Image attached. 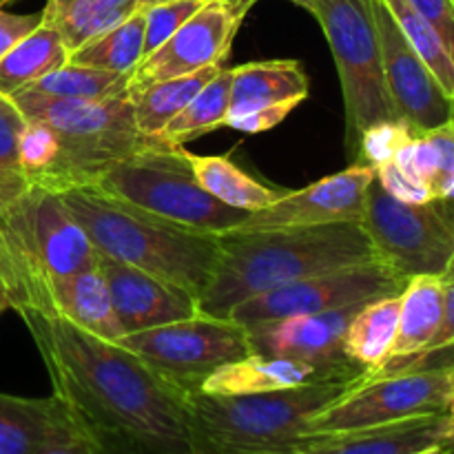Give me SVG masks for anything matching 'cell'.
I'll return each mask as SVG.
<instances>
[{"label": "cell", "mask_w": 454, "mask_h": 454, "mask_svg": "<svg viewBox=\"0 0 454 454\" xmlns=\"http://www.w3.org/2000/svg\"><path fill=\"white\" fill-rule=\"evenodd\" d=\"M69 62V49L62 43L56 25L49 18L13 44L0 60V93L13 96L43 75L60 69Z\"/></svg>", "instance_id": "25"}, {"label": "cell", "mask_w": 454, "mask_h": 454, "mask_svg": "<svg viewBox=\"0 0 454 454\" xmlns=\"http://www.w3.org/2000/svg\"><path fill=\"white\" fill-rule=\"evenodd\" d=\"M229 115L244 114L255 106L300 100L310 91V80L297 60H262L231 67ZM226 115V118H229Z\"/></svg>", "instance_id": "23"}, {"label": "cell", "mask_w": 454, "mask_h": 454, "mask_svg": "<svg viewBox=\"0 0 454 454\" xmlns=\"http://www.w3.org/2000/svg\"><path fill=\"white\" fill-rule=\"evenodd\" d=\"M443 443H450V430L446 412H437L372 428L306 434L275 454H415Z\"/></svg>", "instance_id": "19"}, {"label": "cell", "mask_w": 454, "mask_h": 454, "mask_svg": "<svg viewBox=\"0 0 454 454\" xmlns=\"http://www.w3.org/2000/svg\"><path fill=\"white\" fill-rule=\"evenodd\" d=\"M9 309H13L12 295H9V288L4 286V282L0 279V313H4V310Z\"/></svg>", "instance_id": "46"}, {"label": "cell", "mask_w": 454, "mask_h": 454, "mask_svg": "<svg viewBox=\"0 0 454 454\" xmlns=\"http://www.w3.org/2000/svg\"><path fill=\"white\" fill-rule=\"evenodd\" d=\"M446 417H448V430H450V443L454 446V390H452L450 399H448Z\"/></svg>", "instance_id": "47"}, {"label": "cell", "mask_w": 454, "mask_h": 454, "mask_svg": "<svg viewBox=\"0 0 454 454\" xmlns=\"http://www.w3.org/2000/svg\"><path fill=\"white\" fill-rule=\"evenodd\" d=\"M417 136L406 120H393V122H381L375 127L366 129L357 140L359 164H371L372 168L380 164L395 160L397 151Z\"/></svg>", "instance_id": "36"}, {"label": "cell", "mask_w": 454, "mask_h": 454, "mask_svg": "<svg viewBox=\"0 0 454 454\" xmlns=\"http://www.w3.org/2000/svg\"><path fill=\"white\" fill-rule=\"evenodd\" d=\"M78 428L65 403L0 393V454H40L51 442Z\"/></svg>", "instance_id": "21"}, {"label": "cell", "mask_w": 454, "mask_h": 454, "mask_svg": "<svg viewBox=\"0 0 454 454\" xmlns=\"http://www.w3.org/2000/svg\"><path fill=\"white\" fill-rule=\"evenodd\" d=\"M375 177L371 164L355 162L340 173L322 177L293 193H284L270 207L251 213L233 231L319 226L335 222H364L368 184Z\"/></svg>", "instance_id": "14"}, {"label": "cell", "mask_w": 454, "mask_h": 454, "mask_svg": "<svg viewBox=\"0 0 454 454\" xmlns=\"http://www.w3.org/2000/svg\"><path fill=\"white\" fill-rule=\"evenodd\" d=\"M222 3L226 4V7H231L233 9L235 13H238V16H247V12L248 9L253 7V4L257 3V0H222Z\"/></svg>", "instance_id": "44"}, {"label": "cell", "mask_w": 454, "mask_h": 454, "mask_svg": "<svg viewBox=\"0 0 454 454\" xmlns=\"http://www.w3.org/2000/svg\"><path fill=\"white\" fill-rule=\"evenodd\" d=\"M9 3H13V0H0V7H4V4H9Z\"/></svg>", "instance_id": "52"}, {"label": "cell", "mask_w": 454, "mask_h": 454, "mask_svg": "<svg viewBox=\"0 0 454 454\" xmlns=\"http://www.w3.org/2000/svg\"><path fill=\"white\" fill-rule=\"evenodd\" d=\"M115 344L131 350L186 395L200 390L217 368L251 355L247 328L229 317L204 313L149 331L129 333Z\"/></svg>", "instance_id": "10"}, {"label": "cell", "mask_w": 454, "mask_h": 454, "mask_svg": "<svg viewBox=\"0 0 454 454\" xmlns=\"http://www.w3.org/2000/svg\"><path fill=\"white\" fill-rule=\"evenodd\" d=\"M366 377L368 371L355 364L353 366H322V364L301 362V359L248 355V357L217 368L213 375L204 380L200 390L208 395H251L326 384V381L359 384Z\"/></svg>", "instance_id": "18"}, {"label": "cell", "mask_w": 454, "mask_h": 454, "mask_svg": "<svg viewBox=\"0 0 454 454\" xmlns=\"http://www.w3.org/2000/svg\"><path fill=\"white\" fill-rule=\"evenodd\" d=\"M306 9L328 40L346 106L348 145L366 129L399 118L388 96L372 0H291Z\"/></svg>", "instance_id": "8"}, {"label": "cell", "mask_w": 454, "mask_h": 454, "mask_svg": "<svg viewBox=\"0 0 454 454\" xmlns=\"http://www.w3.org/2000/svg\"><path fill=\"white\" fill-rule=\"evenodd\" d=\"M182 155L189 162V167L193 168V176L200 182V186L231 208L257 213L262 208L270 207L282 195L270 189V186L253 180L248 173H244L229 158L191 153L184 146H182Z\"/></svg>", "instance_id": "27"}, {"label": "cell", "mask_w": 454, "mask_h": 454, "mask_svg": "<svg viewBox=\"0 0 454 454\" xmlns=\"http://www.w3.org/2000/svg\"><path fill=\"white\" fill-rule=\"evenodd\" d=\"M43 13L56 25L62 43L69 49V56L89 40L114 29L124 18L131 16L122 9L109 7L102 0H47Z\"/></svg>", "instance_id": "31"}, {"label": "cell", "mask_w": 454, "mask_h": 454, "mask_svg": "<svg viewBox=\"0 0 454 454\" xmlns=\"http://www.w3.org/2000/svg\"><path fill=\"white\" fill-rule=\"evenodd\" d=\"M450 348H454V279H446V286H443V313L442 322H439L437 326V333H434L433 340L428 341V346H426L415 359H411L406 366L399 368L397 372L428 368L434 357L448 353ZM397 372H395V375H397Z\"/></svg>", "instance_id": "37"}, {"label": "cell", "mask_w": 454, "mask_h": 454, "mask_svg": "<svg viewBox=\"0 0 454 454\" xmlns=\"http://www.w3.org/2000/svg\"><path fill=\"white\" fill-rule=\"evenodd\" d=\"M9 98L27 120L51 127L60 140V162L49 184L53 193L93 186L115 162L160 142L140 133L129 93L106 100H56L29 91Z\"/></svg>", "instance_id": "6"}, {"label": "cell", "mask_w": 454, "mask_h": 454, "mask_svg": "<svg viewBox=\"0 0 454 454\" xmlns=\"http://www.w3.org/2000/svg\"><path fill=\"white\" fill-rule=\"evenodd\" d=\"M43 22V12L40 13H12L0 7V60L4 53L20 43L27 34L35 29Z\"/></svg>", "instance_id": "42"}, {"label": "cell", "mask_w": 454, "mask_h": 454, "mask_svg": "<svg viewBox=\"0 0 454 454\" xmlns=\"http://www.w3.org/2000/svg\"><path fill=\"white\" fill-rule=\"evenodd\" d=\"M207 0H171L145 9V58L162 47Z\"/></svg>", "instance_id": "35"}, {"label": "cell", "mask_w": 454, "mask_h": 454, "mask_svg": "<svg viewBox=\"0 0 454 454\" xmlns=\"http://www.w3.org/2000/svg\"><path fill=\"white\" fill-rule=\"evenodd\" d=\"M300 100H286V102H275V105H264L255 106L251 111H244V114L229 115L224 122V127L238 129L244 133H264L275 129L278 124H282L293 111L300 106Z\"/></svg>", "instance_id": "39"}, {"label": "cell", "mask_w": 454, "mask_h": 454, "mask_svg": "<svg viewBox=\"0 0 454 454\" xmlns=\"http://www.w3.org/2000/svg\"><path fill=\"white\" fill-rule=\"evenodd\" d=\"M443 40L454 60V3L452 0H408Z\"/></svg>", "instance_id": "41"}, {"label": "cell", "mask_w": 454, "mask_h": 454, "mask_svg": "<svg viewBox=\"0 0 454 454\" xmlns=\"http://www.w3.org/2000/svg\"><path fill=\"white\" fill-rule=\"evenodd\" d=\"M93 186L193 233L222 235L251 215L204 191L182 155V146L162 140L115 162Z\"/></svg>", "instance_id": "7"}, {"label": "cell", "mask_w": 454, "mask_h": 454, "mask_svg": "<svg viewBox=\"0 0 454 454\" xmlns=\"http://www.w3.org/2000/svg\"><path fill=\"white\" fill-rule=\"evenodd\" d=\"M424 133L428 136V140L433 142L434 151H437L439 168L433 193L434 200H442L443 195H446L448 186H450L454 180V118Z\"/></svg>", "instance_id": "40"}, {"label": "cell", "mask_w": 454, "mask_h": 454, "mask_svg": "<svg viewBox=\"0 0 454 454\" xmlns=\"http://www.w3.org/2000/svg\"><path fill=\"white\" fill-rule=\"evenodd\" d=\"M443 286L446 279L442 275H415L408 279L399 295V324L393 353L371 377L395 375L428 346L442 322Z\"/></svg>", "instance_id": "22"}, {"label": "cell", "mask_w": 454, "mask_h": 454, "mask_svg": "<svg viewBox=\"0 0 454 454\" xmlns=\"http://www.w3.org/2000/svg\"><path fill=\"white\" fill-rule=\"evenodd\" d=\"M162 3H171V0H137V9H149L153 4H162Z\"/></svg>", "instance_id": "49"}, {"label": "cell", "mask_w": 454, "mask_h": 454, "mask_svg": "<svg viewBox=\"0 0 454 454\" xmlns=\"http://www.w3.org/2000/svg\"><path fill=\"white\" fill-rule=\"evenodd\" d=\"M40 454H105L80 428L62 434L60 439L49 443Z\"/></svg>", "instance_id": "43"}, {"label": "cell", "mask_w": 454, "mask_h": 454, "mask_svg": "<svg viewBox=\"0 0 454 454\" xmlns=\"http://www.w3.org/2000/svg\"><path fill=\"white\" fill-rule=\"evenodd\" d=\"M96 266L91 239L53 191L29 186L0 213V279L13 310L34 306L51 282Z\"/></svg>", "instance_id": "5"}, {"label": "cell", "mask_w": 454, "mask_h": 454, "mask_svg": "<svg viewBox=\"0 0 454 454\" xmlns=\"http://www.w3.org/2000/svg\"><path fill=\"white\" fill-rule=\"evenodd\" d=\"M399 324V295L368 301L355 313L344 333V355L357 366L366 368L368 377L388 362L393 353ZM366 377V380H368Z\"/></svg>", "instance_id": "26"}, {"label": "cell", "mask_w": 454, "mask_h": 454, "mask_svg": "<svg viewBox=\"0 0 454 454\" xmlns=\"http://www.w3.org/2000/svg\"><path fill=\"white\" fill-rule=\"evenodd\" d=\"M454 390V366L421 368L368 377L310 419L309 434L372 428L412 417L446 412Z\"/></svg>", "instance_id": "12"}, {"label": "cell", "mask_w": 454, "mask_h": 454, "mask_svg": "<svg viewBox=\"0 0 454 454\" xmlns=\"http://www.w3.org/2000/svg\"><path fill=\"white\" fill-rule=\"evenodd\" d=\"M98 255L149 270L202 297L220 260L217 235L193 233L142 211L98 186L58 193Z\"/></svg>", "instance_id": "3"}, {"label": "cell", "mask_w": 454, "mask_h": 454, "mask_svg": "<svg viewBox=\"0 0 454 454\" xmlns=\"http://www.w3.org/2000/svg\"><path fill=\"white\" fill-rule=\"evenodd\" d=\"M231 78L233 71L222 67L215 78L204 84L198 96L164 127L160 140L171 146H184L204 133L224 127L231 106Z\"/></svg>", "instance_id": "29"}, {"label": "cell", "mask_w": 454, "mask_h": 454, "mask_svg": "<svg viewBox=\"0 0 454 454\" xmlns=\"http://www.w3.org/2000/svg\"><path fill=\"white\" fill-rule=\"evenodd\" d=\"M25 124L27 118L12 98L0 93V213L29 189L18 158V140Z\"/></svg>", "instance_id": "33"}, {"label": "cell", "mask_w": 454, "mask_h": 454, "mask_svg": "<svg viewBox=\"0 0 454 454\" xmlns=\"http://www.w3.org/2000/svg\"><path fill=\"white\" fill-rule=\"evenodd\" d=\"M375 180L380 182L381 189H384L386 193L402 200V202L426 204L434 200L430 186L424 184L421 180H417V177H412L411 173L403 171L395 160H388V162L375 167Z\"/></svg>", "instance_id": "38"}, {"label": "cell", "mask_w": 454, "mask_h": 454, "mask_svg": "<svg viewBox=\"0 0 454 454\" xmlns=\"http://www.w3.org/2000/svg\"><path fill=\"white\" fill-rule=\"evenodd\" d=\"M27 309L58 315L78 326L80 331L105 341H114V344L124 335L115 317L114 304H111L109 286L98 266L51 282L44 286L34 306H27Z\"/></svg>", "instance_id": "20"}, {"label": "cell", "mask_w": 454, "mask_h": 454, "mask_svg": "<svg viewBox=\"0 0 454 454\" xmlns=\"http://www.w3.org/2000/svg\"><path fill=\"white\" fill-rule=\"evenodd\" d=\"M102 3L109 4V7L122 9V12H129V13H133L137 9V0H102Z\"/></svg>", "instance_id": "45"}, {"label": "cell", "mask_w": 454, "mask_h": 454, "mask_svg": "<svg viewBox=\"0 0 454 454\" xmlns=\"http://www.w3.org/2000/svg\"><path fill=\"white\" fill-rule=\"evenodd\" d=\"M442 200H454V180H452V184L448 186V191H446V195H443Z\"/></svg>", "instance_id": "51"}, {"label": "cell", "mask_w": 454, "mask_h": 454, "mask_svg": "<svg viewBox=\"0 0 454 454\" xmlns=\"http://www.w3.org/2000/svg\"><path fill=\"white\" fill-rule=\"evenodd\" d=\"M22 176L29 186L49 189L60 162V140L51 127L35 120H27L18 140Z\"/></svg>", "instance_id": "34"}, {"label": "cell", "mask_w": 454, "mask_h": 454, "mask_svg": "<svg viewBox=\"0 0 454 454\" xmlns=\"http://www.w3.org/2000/svg\"><path fill=\"white\" fill-rule=\"evenodd\" d=\"M362 306L366 304L333 310V313L301 315V317L275 319V322L248 326L251 355L301 359V362L322 364V366H353L355 362L346 357L341 344H344V333L350 319Z\"/></svg>", "instance_id": "17"}, {"label": "cell", "mask_w": 454, "mask_h": 454, "mask_svg": "<svg viewBox=\"0 0 454 454\" xmlns=\"http://www.w3.org/2000/svg\"><path fill=\"white\" fill-rule=\"evenodd\" d=\"M415 454H454V446H450V443H443V446L426 448V450L415 452Z\"/></svg>", "instance_id": "48"}, {"label": "cell", "mask_w": 454, "mask_h": 454, "mask_svg": "<svg viewBox=\"0 0 454 454\" xmlns=\"http://www.w3.org/2000/svg\"><path fill=\"white\" fill-rule=\"evenodd\" d=\"M452 3H454V0H452Z\"/></svg>", "instance_id": "53"}, {"label": "cell", "mask_w": 454, "mask_h": 454, "mask_svg": "<svg viewBox=\"0 0 454 454\" xmlns=\"http://www.w3.org/2000/svg\"><path fill=\"white\" fill-rule=\"evenodd\" d=\"M406 282L408 278H403L386 262H366V264L346 266L331 273L284 284L273 291L239 301L226 317L248 328L275 319L333 313V310L368 304L381 297L402 295Z\"/></svg>", "instance_id": "11"}, {"label": "cell", "mask_w": 454, "mask_h": 454, "mask_svg": "<svg viewBox=\"0 0 454 454\" xmlns=\"http://www.w3.org/2000/svg\"><path fill=\"white\" fill-rule=\"evenodd\" d=\"M217 242L220 260L200 297V313L213 317H226L239 301L297 279L381 262L362 222L226 231Z\"/></svg>", "instance_id": "2"}, {"label": "cell", "mask_w": 454, "mask_h": 454, "mask_svg": "<svg viewBox=\"0 0 454 454\" xmlns=\"http://www.w3.org/2000/svg\"><path fill=\"white\" fill-rule=\"evenodd\" d=\"M222 67L195 71L189 75L164 80H136L129 84V100L137 129L146 137H160L168 122L193 100L204 84L211 82Z\"/></svg>", "instance_id": "24"}, {"label": "cell", "mask_w": 454, "mask_h": 454, "mask_svg": "<svg viewBox=\"0 0 454 454\" xmlns=\"http://www.w3.org/2000/svg\"><path fill=\"white\" fill-rule=\"evenodd\" d=\"M443 279H454V251H452L450 262H448L446 270H443Z\"/></svg>", "instance_id": "50"}, {"label": "cell", "mask_w": 454, "mask_h": 454, "mask_svg": "<svg viewBox=\"0 0 454 454\" xmlns=\"http://www.w3.org/2000/svg\"><path fill=\"white\" fill-rule=\"evenodd\" d=\"M364 229L381 262L403 278L442 275L454 251V202L408 204L393 198L372 177L366 193Z\"/></svg>", "instance_id": "9"}, {"label": "cell", "mask_w": 454, "mask_h": 454, "mask_svg": "<svg viewBox=\"0 0 454 454\" xmlns=\"http://www.w3.org/2000/svg\"><path fill=\"white\" fill-rule=\"evenodd\" d=\"M239 22L242 16L222 0H207L162 47L140 62L133 78L164 80L222 67Z\"/></svg>", "instance_id": "16"}, {"label": "cell", "mask_w": 454, "mask_h": 454, "mask_svg": "<svg viewBox=\"0 0 454 454\" xmlns=\"http://www.w3.org/2000/svg\"><path fill=\"white\" fill-rule=\"evenodd\" d=\"M131 78L133 74H115V71L93 69V67L67 62L65 67L27 84L20 91H29L43 98H56V100H106V98L129 93Z\"/></svg>", "instance_id": "30"}, {"label": "cell", "mask_w": 454, "mask_h": 454, "mask_svg": "<svg viewBox=\"0 0 454 454\" xmlns=\"http://www.w3.org/2000/svg\"><path fill=\"white\" fill-rule=\"evenodd\" d=\"M384 4L393 13L395 22L406 35L411 47L419 53L446 96L454 102V60L434 27L408 0H384Z\"/></svg>", "instance_id": "32"}, {"label": "cell", "mask_w": 454, "mask_h": 454, "mask_svg": "<svg viewBox=\"0 0 454 454\" xmlns=\"http://www.w3.org/2000/svg\"><path fill=\"white\" fill-rule=\"evenodd\" d=\"M362 384V381H359ZM357 384H310L251 395H186L191 454H275L309 434L317 412Z\"/></svg>", "instance_id": "4"}, {"label": "cell", "mask_w": 454, "mask_h": 454, "mask_svg": "<svg viewBox=\"0 0 454 454\" xmlns=\"http://www.w3.org/2000/svg\"><path fill=\"white\" fill-rule=\"evenodd\" d=\"M145 60V9H136L114 29L89 40L69 56L71 65L93 67V69L136 74Z\"/></svg>", "instance_id": "28"}, {"label": "cell", "mask_w": 454, "mask_h": 454, "mask_svg": "<svg viewBox=\"0 0 454 454\" xmlns=\"http://www.w3.org/2000/svg\"><path fill=\"white\" fill-rule=\"evenodd\" d=\"M372 4L380 29L386 87L399 118L406 120L415 133L430 131L452 120L454 102L446 96L419 53L411 47L384 0H372Z\"/></svg>", "instance_id": "13"}, {"label": "cell", "mask_w": 454, "mask_h": 454, "mask_svg": "<svg viewBox=\"0 0 454 454\" xmlns=\"http://www.w3.org/2000/svg\"><path fill=\"white\" fill-rule=\"evenodd\" d=\"M98 269L109 286L115 317L129 333L149 331L200 313V300L167 278L98 255Z\"/></svg>", "instance_id": "15"}, {"label": "cell", "mask_w": 454, "mask_h": 454, "mask_svg": "<svg viewBox=\"0 0 454 454\" xmlns=\"http://www.w3.org/2000/svg\"><path fill=\"white\" fill-rule=\"evenodd\" d=\"M53 395L105 454H191L186 393L131 350L58 315L22 309Z\"/></svg>", "instance_id": "1"}]
</instances>
